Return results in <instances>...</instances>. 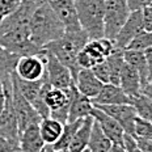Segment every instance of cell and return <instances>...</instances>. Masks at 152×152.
I'll list each match as a JSON object with an SVG mask.
<instances>
[{
	"label": "cell",
	"instance_id": "obj_16",
	"mask_svg": "<svg viewBox=\"0 0 152 152\" xmlns=\"http://www.w3.org/2000/svg\"><path fill=\"white\" fill-rule=\"evenodd\" d=\"M91 101L93 105H131L132 99H130L118 85L104 84L100 93Z\"/></svg>",
	"mask_w": 152,
	"mask_h": 152
},
{
	"label": "cell",
	"instance_id": "obj_32",
	"mask_svg": "<svg viewBox=\"0 0 152 152\" xmlns=\"http://www.w3.org/2000/svg\"><path fill=\"white\" fill-rule=\"evenodd\" d=\"M123 147H125L126 152H142V150L139 148V145L137 143L135 137H132L130 134L123 135Z\"/></svg>",
	"mask_w": 152,
	"mask_h": 152
},
{
	"label": "cell",
	"instance_id": "obj_31",
	"mask_svg": "<svg viewBox=\"0 0 152 152\" xmlns=\"http://www.w3.org/2000/svg\"><path fill=\"white\" fill-rule=\"evenodd\" d=\"M21 0H0V15L3 17L12 15L18 8Z\"/></svg>",
	"mask_w": 152,
	"mask_h": 152
},
{
	"label": "cell",
	"instance_id": "obj_38",
	"mask_svg": "<svg viewBox=\"0 0 152 152\" xmlns=\"http://www.w3.org/2000/svg\"><path fill=\"white\" fill-rule=\"evenodd\" d=\"M142 94L150 97V99L152 100V77H151V80L147 83V85H145L143 89H142Z\"/></svg>",
	"mask_w": 152,
	"mask_h": 152
},
{
	"label": "cell",
	"instance_id": "obj_25",
	"mask_svg": "<svg viewBox=\"0 0 152 152\" xmlns=\"http://www.w3.org/2000/svg\"><path fill=\"white\" fill-rule=\"evenodd\" d=\"M105 64L107 68V75H109V84L118 85L119 83V74L125 64L123 59V50L114 49V51L105 59Z\"/></svg>",
	"mask_w": 152,
	"mask_h": 152
},
{
	"label": "cell",
	"instance_id": "obj_36",
	"mask_svg": "<svg viewBox=\"0 0 152 152\" xmlns=\"http://www.w3.org/2000/svg\"><path fill=\"white\" fill-rule=\"evenodd\" d=\"M143 53H144V56H145V61H147L148 72H150V80H151V77H152V47L144 50Z\"/></svg>",
	"mask_w": 152,
	"mask_h": 152
},
{
	"label": "cell",
	"instance_id": "obj_39",
	"mask_svg": "<svg viewBox=\"0 0 152 152\" xmlns=\"http://www.w3.org/2000/svg\"><path fill=\"white\" fill-rule=\"evenodd\" d=\"M107 152H126V151H125V147H123V144H115V143H113L112 147L107 150Z\"/></svg>",
	"mask_w": 152,
	"mask_h": 152
},
{
	"label": "cell",
	"instance_id": "obj_20",
	"mask_svg": "<svg viewBox=\"0 0 152 152\" xmlns=\"http://www.w3.org/2000/svg\"><path fill=\"white\" fill-rule=\"evenodd\" d=\"M75 85H72L68 89H59V88H54L51 85H47L43 94V101H45L46 106L49 110H56L61 107L69 105L72 100V94H74Z\"/></svg>",
	"mask_w": 152,
	"mask_h": 152
},
{
	"label": "cell",
	"instance_id": "obj_43",
	"mask_svg": "<svg viewBox=\"0 0 152 152\" xmlns=\"http://www.w3.org/2000/svg\"><path fill=\"white\" fill-rule=\"evenodd\" d=\"M45 1H54V0H45Z\"/></svg>",
	"mask_w": 152,
	"mask_h": 152
},
{
	"label": "cell",
	"instance_id": "obj_4",
	"mask_svg": "<svg viewBox=\"0 0 152 152\" xmlns=\"http://www.w3.org/2000/svg\"><path fill=\"white\" fill-rule=\"evenodd\" d=\"M0 46L18 56L42 55L45 53V47L37 46L30 39L29 31L21 30H9L0 33Z\"/></svg>",
	"mask_w": 152,
	"mask_h": 152
},
{
	"label": "cell",
	"instance_id": "obj_1",
	"mask_svg": "<svg viewBox=\"0 0 152 152\" xmlns=\"http://www.w3.org/2000/svg\"><path fill=\"white\" fill-rule=\"evenodd\" d=\"M30 39L39 47H45L64 34V28L50 4L43 0L38 4L29 25Z\"/></svg>",
	"mask_w": 152,
	"mask_h": 152
},
{
	"label": "cell",
	"instance_id": "obj_24",
	"mask_svg": "<svg viewBox=\"0 0 152 152\" xmlns=\"http://www.w3.org/2000/svg\"><path fill=\"white\" fill-rule=\"evenodd\" d=\"M39 127V134L42 137V140L46 145H53L59 139L63 130V125L54 118H42L38 125Z\"/></svg>",
	"mask_w": 152,
	"mask_h": 152
},
{
	"label": "cell",
	"instance_id": "obj_40",
	"mask_svg": "<svg viewBox=\"0 0 152 152\" xmlns=\"http://www.w3.org/2000/svg\"><path fill=\"white\" fill-rule=\"evenodd\" d=\"M3 18H4V17H3L1 15H0V25H1V23H3Z\"/></svg>",
	"mask_w": 152,
	"mask_h": 152
},
{
	"label": "cell",
	"instance_id": "obj_9",
	"mask_svg": "<svg viewBox=\"0 0 152 152\" xmlns=\"http://www.w3.org/2000/svg\"><path fill=\"white\" fill-rule=\"evenodd\" d=\"M45 68L46 80L51 87L59 89H68L74 85V77L71 71L64 64L56 59L50 51L45 49Z\"/></svg>",
	"mask_w": 152,
	"mask_h": 152
},
{
	"label": "cell",
	"instance_id": "obj_27",
	"mask_svg": "<svg viewBox=\"0 0 152 152\" xmlns=\"http://www.w3.org/2000/svg\"><path fill=\"white\" fill-rule=\"evenodd\" d=\"M18 59H20L18 55L0 46V83H4L11 79L12 74L16 69Z\"/></svg>",
	"mask_w": 152,
	"mask_h": 152
},
{
	"label": "cell",
	"instance_id": "obj_19",
	"mask_svg": "<svg viewBox=\"0 0 152 152\" xmlns=\"http://www.w3.org/2000/svg\"><path fill=\"white\" fill-rule=\"evenodd\" d=\"M45 145L46 144L42 140L38 125L29 126L18 135L20 152H43Z\"/></svg>",
	"mask_w": 152,
	"mask_h": 152
},
{
	"label": "cell",
	"instance_id": "obj_33",
	"mask_svg": "<svg viewBox=\"0 0 152 152\" xmlns=\"http://www.w3.org/2000/svg\"><path fill=\"white\" fill-rule=\"evenodd\" d=\"M142 17H143V30L152 31V5L142 9Z\"/></svg>",
	"mask_w": 152,
	"mask_h": 152
},
{
	"label": "cell",
	"instance_id": "obj_12",
	"mask_svg": "<svg viewBox=\"0 0 152 152\" xmlns=\"http://www.w3.org/2000/svg\"><path fill=\"white\" fill-rule=\"evenodd\" d=\"M53 8L54 13L62 23L64 31H79L81 30L80 23H79L77 11H76L75 0H54L47 1Z\"/></svg>",
	"mask_w": 152,
	"mask_h": 152
},
{
	"label": "cell",
	"instance_id": "obj_7",
	"mask_svg": "<svg viewBox=\"0 0 152 152\" xmlns=\"http://www.w3.org/2000/svg\"><path fill=\"white\" fill-rule=\"evenodd\" d=\"M15 80H16V84H17L20 93L36 109V112L41 115V118H47L50 115V110L46 106L45 101H43L45 89L47 85H49V83L46 80V76L37 81H25V80L18 79L15 74Z\"/></svg>",
	"mask_w": 152,
	"mask_h": 152
},
{
	"label": "cell",
	"instance_id": "obj_30",
	"mask_svg": "<svg viewBox=\"0 0 152 152\" xmlns=\"http://www.w3.org/2000/svg\"><path fill=\"white\" fill-rule=\"evenodd\" d=\"M150 47H152V31L142 30L140 33L131 41V43L129 45L127 49L144 51V50L150 49Z\"/></svg>",
	"mask_w": 152,
	"mask_h": 152
},
{
	"label": "cell",
	"instance_id": "obj_35",
	"mask_svg": "<svg viewBox=\"0 0 152 152\" xmlns=\"http://www.w3.org/2000/svg\"><path fill=\"white\" fill-rule=\"evenodd\" d=\"M126 3H127L130 11L135 12V11H142L145 7L151 5L152 0H126Z\"/></svg>",
	"mask_w": 152,
	"mask_h": 152
},
{
	"label": "cell",
	"instance_id": "obj_11",
	"mask_svg": "<svg viewBox=\"0 0 152 152\" xmlns=\"http://www.w3.org/2000/svg\"><path fill=\"white\" fill-rule=\"evenodd\" d=\"M15 74L18 79L25 81H37L45 77V53L42 55L20 56L16 64Z\"/></svg>",
	"mask_w": 152,
	"mask_h": 152
},
{
	"label": "cell",
	"instance_id": "obj_28",
	"mask_svg": "<svg viewBox=\"0 0 152 152\" xmlns=\"http://www.w3.org/2000/svg\"><path fill=\"white\" fill-rule=\"evenodd\" d=\"M81 121H83V119H79V121H75V122H67V123L63 125V130H62L61 137H59L58 140L51 145L54 151L68 150L69 144H71L72 139H74L75 132L77 131L79 126L81 125Z\"/></svg>",
	"mask_w": 152,
	"mask_h": 152
},
{
	"label": "cell",
	"instance_id": "obj_23",
	"mask_svg": "<svg viewBox=\"0 0 152 152\" xmlns=\"http://www.w3.org/2000/svg\"><path fill=\"white\" fill-rule=\"evenodd\" d=\"M92 126H93V118L92 115L87 117L81 121V125L79 126L77 131L75 132L74 139H72L71 144L68 147L69 152H84L88 147V142H89Z\"/></svg>",
	"mask_w": 152,
	"mask_h": 152
},
{
	"label": "cell",
	"instance_id": "obj_21",
	"mask_svg": "<svg viewBox=\"0 0 152 152\" xmlns=\"http://www.w3.org/2000/svg\"><path fill=\"white\" fill-rule=\"evenodd\" d=\"M93 107L94 106L92 104V101L88 97L80 94L75 88L71 104H69L67 122H75V121H79V119H84L87 117H89L92 114Z\"/></svg>",
	"mask_w": 152,
	"mask_h": 152
},
{
	"label": "cell",
	"instance_id": "obj_41",
	"mask_svg": "<svg viewBox=\"0 0 152 152\" xmlns=\"http://www.w3.org/2000/svg\"><path fill=\"white\" fill-rule=\"evenodd\" d=\"M55 152H69L68 150H63V151H55Z\"/></svg>",
	"mask_w": 152,
	"mask_h": 152
},
{
	"label": "cell",
	"instance_id": "obj_29",
	"mask_svg": "<svg viewBox=\"0 0 152 152\" xmlns=\"http://www.w3.org/2000/svg\"><path fill=\"white\" fill-rule=\"evenodd\" d=\"M131 105L134 106L135 112H137V115L139 118L152 123V100L150 97L140 93L138 97L132 99Z\"/></svg>",
	"mask_w": 152,
	"mask_h": 152
},
{
	"label": "cell",
	"instance_id": "obj_2",
	"mask_svg": "<svg viewBox=\"0 0 152 152\" xmlns=\"http://www.w3.org/2000/svg\"><path fill=\"white\" fill-rule=\"evenodd\" d=\"M88 41H89V37L84 30L71 31V33L64 31V34L61 38L53 41L51 43L45 46V49L53 55H55L56 59L61 61L71 71L75 81L76 75L80 71L77 66V55L87 45Z\"/></svg>",
	"mask_w": 152,
	"mask_h": 152
},
{
	"label": "cell",
	"instance_id": "obj_17",
	"mask_svg": "<svg viewBox=\"0 0 152 152\" xmlns=\"http://www.w3.org/2000/svg\"><path fill=\"white\" fill-rule=\"evenodd\" d=\"M74 85L79 93L88 97L89 100H92L100 93L104 84L94 76L92 69L81 68L80 71L77 72V75H76Z\"/></svg>",
	"mask_w": 152,
	"mask_h": 152
},
{
	"label": "cell",
	"instance_id": "obj_18",
	"mask_svg": "<svg viewBox=\"0 0 152 152\" xmlns=\"http://www.w3.org/2000/svg\"><path fill=\"white\" fill-rule=\"evenodd\" d=\"M118 87L127 94L130 99L138 97L142 93V83L138 71L132 66L127 64L126 62L121 69V74H119Z\"/></svg>",
	"mask_w": 152,
	"mask_h": 152
},
{
	"label": "cell",
	"instance_id": "obj_22",
	"mask_svg": "<svg viewBox=\"0 0 152 152\" xmlns=\"http://www.w3.org/2000/svg\"><path fill=\"white\" fill-rule=\"evenodd\" d=\"M123 59H125V62L127 64L132 66L138 71L139 77H140V83H142V89H143L148 81H150V72H148V66H147L144 53L139 51V50L126 49L123 50Z\"/></svg>",
	"mask_w": 152,
	"mask_h": 152
},
{
	"label": "cell",
	"instance_id": "obj_26",
	"mask_svg": "<svg viewBox=\"0 0 152 152\" xmlns=\"http://www.w3.org/2000/svg\"><path fill=\"white\" fill-rule=\"evenodd\" d=\"M112 144L113 143L106 138V135L100 129L99 123L93 119V126H92L87 150L89 152H107V150L112 147Z\"/></svg>",
	"mask_w": 152,
	"mask_h": 152
},
{
	"label": "cell",
	"instance_id": "obj_3",
	"mask_svg": "<svg viewBox=\"0 0 152 152\" xmlns=\"http://www.w3.org/2000/svg\"><path fill=\"white\" fill-rule=\"evenodd\" d=\"M81 30L89 39L104 37V12L105 0H75Z\"/></svg>",
	"mask_w": 152,
	"mask_h": 152
},
{
	"label": "cell",
	"instance_id": "obj_13",
	"mask_svg": "<svg viewBox=\"0 0 152 152\" xmlns=\"http://www.w3.org/2000/svg\"><path fill=\"white\" fill-rule=\"evenodd\" d=\"M114 118L121 125L125 134H130L134 137L135 121L138 115L132 105H93Z\"/></svg>",
	"mask_w": 152,
	"mask_h": 152
},
{
	"label": "cell",
	"instance_id": "obj_42",
	"mask_svg": "<svg viewBox=\"0 0 152 152\" xmlns=\"http://www.w3.org/2000/svg\"><path fill=\"white\" fill-rule=\"evenodd\" d=\"M30 1H37V3H39V1H43V0H30Z\"/></svg>",
	"mask_w": 152,
	"mask_h": 152
},
{
	"label": "cell",
	"instance_id": "obj_45",
	"mask_svg": "<svg viewBox=\"0 0 152 152\" xmlns=\"http://www.w3.org/2000/svg\"><path fill=\"white\" fill-rule=\"evenodd\" d=\"M17 152H20V150H18V151H17Z\"/></svg>",
	"mask_w": 152,
	"mask_h": 152
},
{
	"label": "cell",
	"instance_id": "obj_14",
	"mask_svg": "<svg viewBox=\"0 0 152 152\" xmlns=\"http://www.w3.org/2000/svg\"><path fill=\"white\" fill-rule=\"evenodd\" d=\"M143 30V17H142V11H135L131 12L126 23L123 24L121 30L114 38L113 43L115 49L119 50H126L131 41L138 36L140 31Z\"/></svg>",
	"mask_w": 152,
	"mask_h": 152
},
{
	"label": "cell",
	"instance_id": "obj_37",
	"mask_svg": "<svg viewBox=\"0 0 152 152\" xmlns=\"http://www.w3.org/2000/svg\"><path fill=\"white\" fill-rule=\"evenodd\" d=\"M5 101H7V93H5V89H4L3 83H0V114H1L3 110H4Z\"/></svg>",
	"mask_w": 152,
	"mask_h": 152
},
{
	"label": "cell",
	"instance_id": "obj_44",
	"mask_svg": "<svg viewBox=\"0 0 152 152\" xmlns=\"http://www.w3.org/2000/svg\"><path fill=\"white\" fill-rule=\"evenodd\" d=\"M84 152H89V151H88V150H85V151H84Z\"/></svg>",
	"mask_w": 152,
	"mask_h": 152
},
{
	"label": "cell",
	"instance_id": "obj_6",
	"mask_svg": "<svg viewBox=\"0 0 152 152\" xmlns=\"http://www.w3.org/2000/svg\"><path fill=\"white\" fill-rule=\"evenodd\" d=\"M114 49L115 46H114L113 41L107 39V38L101 37L97 39H89L77 55L79 68H93L94 66L105 61L114 51Z\"/></svg>",
	"mask_w": 152,
	"mask_h": 152
},
{
	"label": "cell",
	"instance_id": "obj_15",
	"mask_svg": "<svg viewBox=\"0 0 152 152\" xmlns=\"http://www.w3.org/2000/svg\"><path fill=\"white\" fill-rule=\"evenodd\" d=\"M92 118L99 123L100 129L102 130V132L106 135V138L109 139L112 143L115 144H123V135L125 131L121 127L118 122L110 115H107L106 113H104L102 110H100L99 107L94 106L92 110Z\"/></svg>",
	"mask_w": 152,
	"mask_h": 152
},
{
	"label": "cell",
	"instance_id": "obj_46",
	"mask_svg": "<svg viewBox=\"0 0 152 152\" xmlns=\"http://www.w3.org/2000/svg\"><path fill=\"white\" fill-rule=\"evenodd\" d=\"M151 5H152V3H151Z\"/></svg>",
	"mask_w": 152,
	"mask_h": 152
},
{
	"label": "cell",
	"instance_id": "obj_34",
	"mask_svg": "<svg viewBox=\"0 0 152 152\" xmlns=\"http://www.w3.org/2000/svg\"><path fill=\"white\" fill-rule=\"evenodd\" d=\"M18 150L20 148L17 143H13L3 135H0V152H17Z\"/></svg>",
	"mask_w": 152,
	"mask_h": 152
},
{
	"label": "cell",
	"instance_id": "obj_8",
	"mask_svg": "<svg viewBox=\"0 0 152 152\" xmlns=\"http://www.w3.org/2000/svg\"><path fill=\"white\" fill-rule=\"evenodd\" d=\"M12 105H13L16 119H17L18 135H20V132H23L25 129L31 125H39L42 118L36 112V109L20 93L15 80V72L12 74Z\"/></svg>",
	"mask_w": 152,
	"mask_h": 152
},
{
	"label": "cell",
	"instance_id": "obj_5",
	"mask_svg": "<svg viewBox=\"0 0 152 152\" xmlns=\"http://www.w3.org/2000/svg\"><path fill=\"white\" fill-rule=\"evenodd\" d=\"M130 11L126 0H105L104 12V38L114 41L118 31L129 18Z\"/></svg>",
	"mask_w": 152,
	"mask_h": 152
},
{
	"label": "cell",
	"instance_id": "obj_10",
	"mask_svg": "<svg viewBox=\"0 0 152 152\" xmlns=\"http://www.w3.org/2000/svg\"><path fill=\"white\" fill-rule=\"evenodd\" d=\"M39 3L30 1V0H21L18 8L13 13L3 18V23L0 25V33H4V31H9V30L29 31L31 16H33L34 11H36V8L38 7Z\"/></svg>",
	"mask_w": 152,
	"mask_h": 152
}]
</instances>
